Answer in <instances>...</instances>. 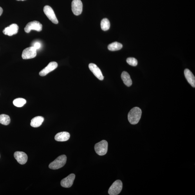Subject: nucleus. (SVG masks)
Listing matches in <instances>:
<instances>
[{"label":"nucleus","instance_id":"3","mask_svg":"<svg viewBox=\"0 0 195 195\" xmlns=\"http://www.w3.org/2000/svg\"><path fill=\"white\" fill-rule=\"evenodd\" d=\"M108 143L106 140H103L95 145V151L100 156L105 155L108 151Z\"/></svg>","mask_w":195,"mask_h":195},{"label":"nucleus","instance_id":"6","mask_svg":"<svg viewBox=\"0 0 195 195\" xmlns=\"http://www.w3.org/2000/svg\"><path fill=\"white\" fill-rule=\"evenodd\" d=\"M37 55V50L33 46L29 47L23 50L22 57L24 59H32Z\"/></svg>","mask_w":195,"mask_h":195},{"label":"nucleus","instance_id":"13","mask_svg":"<svg viewBox=\"0 0 195 195\" xmlns=\"http://www.w3.org/2000/svg\"><path fill=\"white\" fill-rule=\"evenodd\" d=\"M89 67L93 74L99 80H103L104 79V76L102 75V72L97 65L93 63H90L89 65Z\"/></svg>","mask_w":195,"mask_h":195},{"label":"nucleus","instance_id":"8","mask_svg":"<svg viewBox=\"0 0 195 195\" xmlns=\"http://www.w3.org/2000/svg\"><path fill=\"white\" fill-rule=\"evenodd\" d=\"M71 6L72 10L74 14L78 16L81 14L82 11L83 5L81 0H73Z\"/></svg>","mask_w":195,"mask_h":195},{"label":"nucleus","instance_id":"15","mask_svg":"<svg viewBox=\"0 0 195 195\" xmlns=\"http://www.w3.org/2000/svg\"><path fill=\"white\" fill-rule=\"evenodd\" d=\"M184 75L187 81L192 87H195V76L189 69H186L184 70Z\"/></svg>","mask_w":195,"mask_h":195},{"label":"nucleus","instance_id":"17","mask_svg":"<svg viewBox=\"0 0 195 195\" xmlns=\"http://www.w3.org/2000/svg\"><path fill=\"white\" fill-rule=\"evenodd\" d=\"M121 78L124 83L127 86H131L132 84V80L129 74L126 71L123 72L121 75Z\"/></svg>","mask_w":195,"mask_h":195},{"label":"nucleus","instance_id":"25","mask_svg":"<svg viewBox=\"0 0 195 195\" xmlns=\"http://www.w3.org/2000/svg\"><path fill=\"white\" fill-rule=\"evenodd\" d=\"M17 1H25V0H17Z\"/></svg>","mask_w":195,"mask_h":195},{"label":"nucleus","instance_id":"20","mask_svg":"<svg viewBox=\"0 0 195 195\" xmlns=\"http://www.w3.org/2000/svg\"><path fill=\"white\" fill-rule=\"evenodd\" d=\"M101 27L102 30L104 31L108 30L110 26V24L109 20L107 18H104L102 20L101 22Z\"/></svg>","mask_w":195,"mask_h":195},{"label":"nucleus","instance_id":"24","mask_svg":"<svg viewBox=\"0 0 195 195\" xmlns=\"http://www.w3.org/2000/svg\"><path fill=\"white\" fill-rule=\"evenodd\" d=\"M3 12V10L2 8L0 7V16L2 15Z\"/></svg>","mask_w":195,"mask_h":195},{"label":"nucleus","instance_id":"22","mask_svg":"<svg viewBox=\"0 0 195 195\" xmlns=\"http://www.w3.org/2000/svg\"><path fill=\"white\" fill-rule=\"evenodd\" d=\"M128 63L132 66H136L138 64L137 60L134 58H129L127 59Z\"/></svg>","mask_w":195,"mask_h":195},{"label":"nucleus","instance_id":"23","mask_svg":"<svg viewBox=\"0 0 195 195\" xmlns=\"http://www.w3.org/2000/svg\"><path fill=\"white\" fill-rule=\"evenodd\" d=\"M33 46L34 47L36 50H37V49H39L40 48V47L41 46V44L39 42H36L34 44Z\"/></svg>","mask_w":195,"mask_h":195},{"label":"nucleus","instance_id":"4","mask_svg":"<svg viewBox=\"0 0 195 195\" xmlns=\"http://www.w3.org/2000/svg\"><path fill=\"white\" fill-rule=\"evenodd\" d=\"M123 188V183L120 180L115 181L109 188L108 193L110 195H117L120 194Z\"/></svg>","mask_w":195,"mask_h":195},{"label":"nucleus","instance_id":"14","mask_svg":"<svg viewBox=\"0 0 195 195\" xmlns=\"http://www.w3.org/2000/svg\"><path fill=\"white\" fill-rule=\"evenodd\" d=\"M70 134L68 132H63L56 134L55 137V139L59 142H64L68 141L70 138Z\"/></svg>","mask_w":195,"mask_h":195},{"label":"nucleus","instance_id":"21","mask_svg":"<svg viewBox=\"0 0 195 195\" xmlns=\"http://www.w3.org/2000/svg\"><path fill=\"white\" fill-rule=\"evenodd\" d=\"M26 100L23 98H18L16 99L13 101V104L17 107H21L26 104Z\"/></svg>","mask_w":195,"mask_h":195},{"label":"nucleus","instance_id":"12","mask_svg":"<svg viewBox=\"0 0 195 195\" xmlns=\"http://www.w3.org/2000/svg\"><path fill=\"white\" fill-rule=\"evenodd\" d=\"M14 156L17 162L21 165L25 164L28 160V156L26 153L23 152H15L14 154Z\"/></svg>","mask_w":195,"mask_h":195},{"label":"nucleus","instance_id":"16","mask_svg":"<svg viewBox=\"0 0 195 195\" xmlns=\"http://www.w3.org/2000/svg\"><path fill=\"white\" fill-rule=\"evenodd\" d=\"M44 120V118L41 116H36L32 118L30 123L31 126L33 127L37 128L41 126Z\"/></svg>","mask_w":195,"mask_h":195},{"label":"nucleus","instance_id":"9","mask_svg":"<svg viewBox=\"0 0 195 195\" xmlns=\"http://www.w3.org/2000/svg\"><path fill=\"white\" fill-rule=\"evenodd\" d=\"M19 26L15 24H13L4 29L3 32L4 35L11 36L16 34L19 30Z\"/></svg>","mask_w":195,"mask_h":195},{"label":"nucleus","instance_id":"11","mask_svg":"<svg viewBox=\"0 0 195 195\" xmlns=\"http://www.w3.org/2000/svg\"><path fill=\"white\" fill-rule=\"evenodd\" d=\"M58 66L57 62H53L50 63L45 68L40 72L39 75L41 76H44L48 75V74L55 70L57 68Z\"/></svg>","mask_w":195,"mask_h":195},{"label":"nucleus","instance_id":"19","mask_svg":"<svg viewBox=\"0 0 195 195\" xmlns=\"http://www.w3.org/2000/svg\"><path fill=\"white\" fill-rule=\"evenodd\" d=\"M10 116L5 114H2L0 115V123L1 124L7 125L10 123Z\"/></svg>","mask_w":195,"mask_h":195},{"label":"nucleus","instance_id":"1","mask_svg":"<svg viewBox=\"0 0 195 195\" xmlns=\"http://www.w3.org/2000/svg\"><path fill=\"white\" fill-rule=\"evenodd\" d=\"M142 113L141 109L138 107L132 109L128 116L129 122L132 125L138 124L141 119Z\"/></svg>","mask_w":195,"mask_h":195},{"label":"nucleus","instance_id":"10","mask_svg":"<svg viewBox=\"0 0 195 195\" xmlns=\"http://www.w3.org/2000/svg\"><path fill=\"white\" fill-rule=\"evenodd\" d=\"M75 178V175L72 174L67 177L66 178L62 179L61 181V185L62 187L65 188H69L72 185L74 181Z\"/></svg>","mask_w":195,"mask_h":195},{"label":"nucleus","instance_id":"18","mask_svg":"<svg viewBox=\"0 0 195 195\" xmlns=\"http://www.w3.org/2000/svg\"><path fill=\"white\" fill-rule=\"evenodd\" d=\"M123 48V45L117 42H114L109 45L108 49L111 51L119 50Z\"/></svg>","mask_w":195,"mask_h":195},{"label":"nucleus","instance_id":"5","mask_svg":"<svg viewBox=\"0 0 195 195\" xmlns=\"http://www.w3.org/2000/svg\"><path fill=\"white\" fill-rule=\"evenodd\" d=\"M42 30V24L39 22L37 21L29 22L24 28L25 31L27 33H30L32 30L40 32Z\"/></svg>","mask_w":195,"mask_h":195},{"label":"nucleus","instance_id":"2","mask_svg":"<svg viewBox=\"0 0 195 195\" xmlns=\"http://www.w3.org/2000/svg\"><path fill=\"white\" fill-rule=\"evenodd\" d=\"M67 156L63 155L58 157L55 160L49 165V167L52 169H58L63 167L66 164L67 161Z\"/></svg>","mask_w":195,"mask_h":195},{"label":"nucleus","instance_id":"7","mask_svg":"<svg viewBox=\"0 0 195 195\" xmlns=\"http://www.w3.org/2000/svg\"><path fill=\"white\" fill-rule=\"evenodd\" d=\"M44 14L51 22L55 24H58V21L54 11L50 6L47 5L45 6L44 8Z\"/></svg>","mask_w":195,"mask_h":195}]
</instances>
